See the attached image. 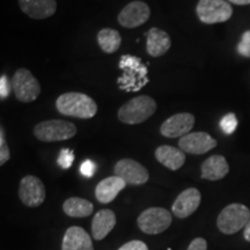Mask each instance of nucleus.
<instances>
[{
  "label": "nucleus",
  "mask_w": 250,
  "mask_h": 250,
  "mask_svg": "<svg viewBox=\"0 0 250 250\" xmlns=\"http://www.w3.org/2000/svg\"><path fill=\"white\" fill-rule=\"evenodd\" d=\"M171 221H173L171 213L164 208H146L137 219L139 229L149 235L165 232L171 225Z\"/></svg>",
  "instance_id": "nucleus-7"
},
{
  "label": "nucleus",
  "mask_w": 250,
  "mask_h": 250,
  "mask_svg": "<svg viewBox=\"0 0 250 250\" xmlns=\"http://www.w3.org/2000/svg\"><path fill=\"white\" fill-rule=\"evenodd\" d=\"M96 170V165L94 164L92 160H86L83 161L80 166V173L85 177H92L95 174Z\"/></svg>",
  "instance_id": "nucleus-28"
},
{
  "label": "nucleus",
  "mask_w": 250,
  "mask_h": 250,
  "mask_svg": "<svg viewBox=\"0 0 250 250\" xmlns=\"http://www.w3.org/2000/svg\"><path fill=\"white\" fill-rule=\"evenodd\" d=\"M116 226V215L111 210H100L92 221V235L96 241H101Z\"/></svg>",
  "instance_id": "nucleus-21"
},
{
  "label": "nucleus",
  "mask_w": 250,
  "mask_h": 250,
  "mask_svg": "<svg viewBox=\"0 0 250 250\" xmlns=\"http://www.w3.org/2000/svg\"><path fill=\"white\" fill-rule=\"evenodd\" d=\"M228 171H229V166L225 156L212 155L202 164L201 176L204 180L219 181L224 179Z\"/></svg>",
  "instance_id": "nucleus-19"
},
{
  "label": "nucleus",
  "mask_w": 250,
  "mask_h": 250,
  "mask_svg": "<svg viewBox=\"0 0 250 250\" xmlns=\"http://www.w3.org/2000/svg\"><path fill=\"white\" fill-rule=\"evenodd\" d=\"M45 187L39 177L28 175L20 182L19 197L21 202L29 208H37L45 201Z\"/></svg>",
  "instance_id": "nucleus-9"
},
{
  "label": "nucleus",
  "mask_w": 250,
  "mask_h": 250,
  "mask_svg": "<svg viewBox=\"0 0 250 250\" xmlns=\"http://www.w3.org/2000/svg\"><path fill=\"white\" fill-rule=\"evenodd\" d=\"M155 159L170 170H179L186 162V154L181 148L162 145L155 149Z\"/></svg>",
  "instance_id": "nucleus-20"
},
{
  "label": "nucleus",
  "mask_w": 250,
  "mask_h": 250,
  "mask_svg": "<svg viewBox=\"0 0 250 250\" xmlns=\"http://www.w3.org/2000/svg\"><path fill=\"white\" fill-rule=\"evenodd\" d=\"M187 250H208V242L203 237H196L192 240Z\"/></svg>",
  "instance_id": "nucleus-30"
},
{
  "label": "nucleus",
  "mask_w": 250,
  "mask_h": 250,
  "mask_svg": "<svg viewBox=\"0 0 250 250\" xmlns=\"http://www.w3.org/2000/svg\"><path fill=\"white\" fill-rule=\"evenodd\" d=\"M201 201L202 195L199 190H197L196 188H189L177 196L171 206V212L175 217L180 219L188 218L199 208Z\"/></svg>",
  "instance_id": "nucleus-14"
},
{
  "label": "nucleus",
  "mask_w": 250,
  "mask_h": 250,
  "mask_svg": "<svg viewBox=\"0 0 250 250\" xmlns=\"http://www.w3.org/2000/svg\"><path fill=\"white\" fill-rule=\"evenodd\" d=\"M62 250H94L92 239L83 227L67 228L62 237Z\"/></svg>",
  "instance_id": "nucleus-16"
},
{
  "label": "nucleus",
  "mask_w": 250,
  "mask_h": 250,
  "mask_svg": "<svg viewBox=\"0 0 250 250\" xmlns=\"http://www.w3.org/2000/svg\"><path fill=\"white\" fill-rule=\"evenodd\" d=\"M118 250H148V247L146 243L143 241H139V240H133V241H130L125 243Z\"/></svg>",
  "instance_id": "nucleus-29"
},
{
  "label": "nucleus",
  "mask_w": 250,
  "mask_h": 250,
  "mask_svg": "<svg viewBox=\"0 0 250 250\" xmlns=\"http://www.w3.org/2000/svg\"><path fill=\"white\" fill-rule=\"evenodd\" d=\"M98 43L105 54H114L122 44V36L117 30L111 28H103L98 33Z\"/></svg>",
  "instance_id": "nucleus-23"
},
{
  "label": "nucleus",
  "mask_w": 250,
  "mask_h": 250,
  "mask_svg": "<svg viewBox=\"0 0 250 250\" xmlns=\"http://www.w3.org/2000/svg\"><path fill=\"white\" fill-rule=\"evenodd\" d=\"M9 94V86H8V79L5 74H2L0 78V98L1 100H5Z\"/></svg>",
  "instance_id": "nucleus-31"
},
{
  "label": "nucleus",
  "mask_w": 250,
  "mask_h": 250,
  "mask_svg": "<svg viewBox=\"0 0 250 250\" xmlns=\"http://www.w3.org/2000/svg\"><path fill=\"white\" fill-rule=\"evenodd\" d=\"M62 210L68 217L86 218L93 213L94 206L87 199L79 198V197H71L64 202Z\"/></svg>",
  "instance_id": "nucleus-22"
},
{
  "label": "nucleus",
  "mask_w": 250,
  "mask_h": 250,
  "mask_svg": "<svg viewBox=\"0 0 250 250\" xmlns=\"http://www.w3.org/2000/svg\"><path fill=\"white\" fill-rule=\"evenodd\" d=\"M250 220V210L246 205L234 203L227 205L218 215L217 226L221 233L235 234L247 226Z\"/></svg>",
  "instance_id": "nucleus-5"
},
{
  "label": "nucleus",
  "mask_w": 250,
  "mask_h": 250,
  "mask_svg": "<svg viewBox=\"0 0 250 250\" xmlns=\"http://www.w3.org/2000/svg\"><path fill=\"white\" fill-rule=\"evenodd\" d=\"M195 125V116L189 112H181L167 118L160 126L162 136L167 138H177L190 133Z\"/></svg>",
  "instance_id": "nucleus-12"
},
{
  "label": "nucleus",
  "mask_w": 250,
  "mask_h": 250,
  "mask_svg": "<svg viewBox=\"0 0 250 250\" xmlns=\"http://www.w3.org/2000/svg\"><path fill=\"white\" fill-rule=\"evenodd\" d=\"M229 2H232L234 5L237 6H245V5H250V0H228Z\"/></svg>",
  "instance_id": "nucleus-32"
},
{
  "label": "nucleus",
  "mask_w": 250,
  "mask_h": 250,
  "mask_svg": "<svg viewBox=\"0 0 250 250\" xmlns=\"http://www.w3.org/2000/svg\"><path fill=\"white\" fill-rule=\"evenodd\" d=\"M171 46V40L167 31L151 28L147 31V40H146V50L152 57H161Z\"/></svg>",
  "instance_id": "nucleus-18"
},
{
  "label": "nucleus",
  "mask_w": 250,
  "mask_h": 250,
  "mask_svg": "<svg viewBox=\"0 0 250 250\" xmlns=\"http://www.w3.org/2000/svg\"><path fill=\"white\" fill-rule=\"evenodd\" d=\"M126 187V182L120 176L107 177L102 180L95 188V197L96 199L102 204H108L111 203L118 196L122 190Z\"/></svg>",
  "instance_id": "nucleus-17"
},
{
  "label": "nucleus",
  "mask_w": 250,
  "mask_h": 250,
  "mask_svg": "<svg viewBox=\"0 0 250 250\" xmlns=\"http://www.w3.org/2000/svg\"><path fill=\"white\" fill-rule=\"evenodd\" d=\"M237 127V118L236 115L233 112L225 115L220 121V129L224 131V133L232 134Z\"/></svg>",
  "instance_id": "nucleus-24"
},
{
  "label": "nucleus",
  "mask_w": 250,
  "mask_h": 250,
  "mask_svg": "<svg viewBox=\"0 0 250 250\" xmlns=\"http://www.w3.org/2000/svg\"><path fill=\"white\" fill-rule=\"evenodd\" d=\"M118 67L122 76L118 78V88L125 92H139L148 83L147 67L139 57L132 55H123L120 58Z\"/></svg>",
  "instance_id": "nucleus-1"
},
{
  "label": "nucleus",
  "mask_w": 250,
  "mask_h": 250,
  "mask_svg": "<svg viewBox=\"0 0 250 250\" xmlns=\"http://www.w3.org/2000/svg\"><path fill=\"white\" fill-rule=\"evenodd\" d=\"M243 236H245L247 241L250 242V220L249 223L247 224V226L245 227V230H243Z\"/></svg>",
  "instance_id": "nucleus-33"
},
{
  "label": "nucleus",
  "mask_w": 250,
  "mask_h": 250,
  "mask_svg": "<svg viewBox=\"0 0 250 250\" xmlns=\"http://www.w3.org/2000/svg\"><path fill=\"white\" fill-rule=\"evenodd\" d=\"M18 1L21 11L35 20L48 19L57 11L56 0H18Z\"/></svg>",
  "instance_id": "nucleus-15"
},
{
  "label": "nucleus",
  "mask_w": 250,
  "mask_h": 250,
  "mask_svg": "<svg viewBox=\"0 0 250 250\" xmlns=\"http://www.w3.org/2000/svg\"><path fill=\"white\" fill-rule=\"evenodd\" d=\"M11 159V152H9L8 145L6 143L4 127L0 129V166H4Z\"/></svg>",
  "instance_id": "nucleus-27"
},
{
  "label": "nucleus",
  "mask_w": 250,
  "mask_h": 250,
  "mask_svg": "<svg viewBox=\"0 0 250 250\" xmlns=\"http://www.w3.org/2000/svg\"><path fill=\"white\" fill-rule=\"evenodd\" d=\"M196 13L203 23L215 24L229 20L233 8L226 0H199Z\"/></svg>",
  "instance_id": "nucleus-6"
},
{
  "label": "nucleus",
  "mask_w": 250,
  "mask_h": 250,
  "mask_svg": "<svg viewBox=\"0 0 250 250\" xmlns=\"http://www.w3.org/2000/svg\"><path fill=\"white\" fill-rule=\"evenodd\" d=\"M56 108L64 116L89 120L98 112V104L90 96L79 92H68L59 96Z\"/></svg>",
  "instance_id": "nucleus-2"
},
{
  "label": "nucleus",
  "mask_w": 250,
  "mask_h": 250,
  "mask_svg": "<svg viewBox=\"0 0 250 250\" xmlns=\"http://www.w3.org/2000/svg\"><path fill=\"white\" fill-rule=\"evenodd\" d=\"M115 175L123 179L126 184L142 186L149 179V173L142 164L132 159H122L115 165Z\"/></svg>",
  "instance_id": "nucleus-11"
},
{
  "label": "nucleus",
  "mask_w": 250,
  "mask_h": 250,
  "mask_svg": "<svg viewBox=\"0 0 250 250\" xmlns=\"http://www.w3.org/2000/svg\"><path fill=\"white\" fill-rule=\"evenodd\" d=\"M180 148L193 155L205 154L217 146V140L206 132H191L180 138Z\"/></svg>",
  "instance_id": "nucleus-13"
},
{
  "label": "nucleus",
  "mask_w": 250,
  "mask_h": 250,
  "mask_svg": "<svg viewBox=\"0 0 250 250\" xmlns=\"http://www.w3.org/2000/svg\"><path fill=\"white\" fill-rule=\"evenodd\" d=\"M236 50L239 55L250 58V30H247L243 33L241 40H240L239 44L236 46Z\"/></svg>",
  "instance_id": "nucleus-26"
},
{
  "label": "nucleus",
  "mask_w": 250,
  "mask_h": 250,
  "mask_svg": "<svg viewBox=\"0 0 250 250\" xmlns=\"http://www.w3.org/2000/svg\"><path fill=\"white\" fill-rule=\"evenodd\" d=\"M155 110L156 102L154 99L148 95H140L122 105L118 110V120L124 124H140L152 117Z\"/></svg>",
  "instance_id": "nucleus-3"
},
{
  "label": "nucleus",
  "mask_w": 250,
  "mask_h": 250,
  "mask_svg": "<svg viewBox=\"0 0 250 250\" xmlns=\"http://www.w3.org/2000/svg\"><path fill=\"white\" fill-rule=\"evenodd\" d=\"M74 161V151L70 148H62L58 156V165L62 169H68Z\"/></svg>",
  "instance_id": "nucleus-25"
},
{
  "label": "nucleus",
  "mask_w": 250,
  "mask_h": 250,
  "mask_svg": "<svg viewBox=\"0 0 250 250\" xmlns=\"http://www.w3.org/2000/svg\"><path fill=\"white\" fill-rule=\"evenodd\" d=\"M149 17H151L149 6L140 0H134L122 9L117 20L121 26L132 29L147 22Z\"/></svg>",
  "instance_id": "nucleus-10"
},
{
  "label": "nucleus",
  "mask_w": 250,
  "mask_h": 250,
  "mask_svg": "<svg viewBox=\"0 0 250 250\" xmlns=\"http://www.w3.org/2000/svg\"><path fill=\"white\" fill-rule=\"evenodd\" d=\"M77 134V126L62 120L41 122L34 127V136L41 142L54 143L73 138Z\"/></svg>",
  "instance_id": "nucleus-4"
},
{
  "label": "nucleus",
  "mask_w": 250,
  "mask_h": 250,
  "mask_svg": "<svg viewBox=\"0 0 250 250\" xmlns=\"http://www.w3.org/2000/svg\"><path fill=\"white\" fill-rule=\"evenodd\" d=\"M12 87H13L15 98L23 103L35 101L42 90L39 80L27 68H19L15 72L12 79Z\"/></svg>",
  "instance_id": "nucleus-8"
}]
</instances>
